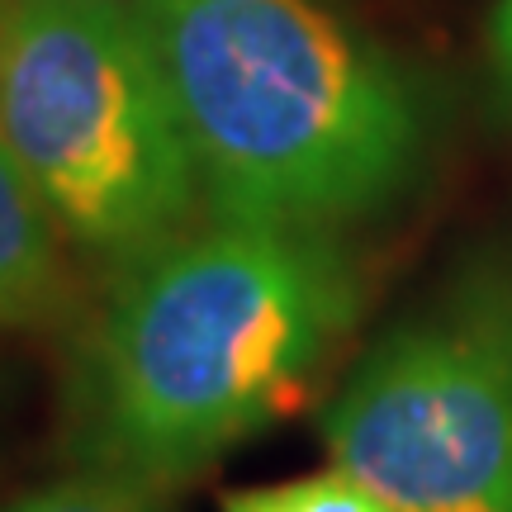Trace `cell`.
Here are the masks:
<instances>
[{
  "mask_svg": "<svg viewBox=\"0 0 512 512\" xmlns=\"http://www.w3.org/2000/svg\"><path fill=\"white\" fill-rule=\"evenodd\" d=\"M347 242L209 219L114 271L72 361V446L91 470L171 489L304 403L361 323Z\"/></svg>",
  "mask_w": 512,
  "mask_h": 512,
  "instance_id": "6da1fadb",
  "label": "cell"
},
{
  "mask_svg": "<svg viewBox=\"0 0 512 512\" xmlns=\"http://www.w3.org/2000/svg\"><path fill=\"white\" fill-rule=\"evenodd\" d=\"M143 19L204 214L342 233L422 181L418 76L332 0H157Z\"/></svg>",
  "mask_w": 512,
  "mask_h": 512,
  "instance_id": "7a4b0ae2",
  "label": "cell"
},
{
  "mask_svg": "<svg viewBox=\"0 0 512 512\" xmlns=\"http://www.w3.org/2000/svg\"><path fill=\"white\" fill-rule=\"evenodd\" d=\"M0 143L67 247L110 271L204 209L147 19L110 0H0Z\"/></svg>",
  "mask_w": 512,
  "mask_h": 512,
  "instance_id": "3957f363",
  "label": "cell"
},
{
  "mask_svg": "<svg viewBox=\"0 0 512 512\" xmlns=\"http://www.w3.org/2000/svg\"><path fill=\"white\" fill-rule=\"evenodd\" d=\"M323 446L394 512H512V256H475L384 332Z\"/></svg>",
  "mask_w": 512,
  "mask_h": 512,
  "instance_id": "277c9868",
  "label": "cell"
},
{
  "mask_svg": "<svg viewBox=\"0 0 512 512\" xmlns=\"http://www.w3.org/2000/svg\"><path fill=\"white\" fill-rule=\"evenodd\" d=\"M67 299L62 233L0 143V328L48 323Z\"/></svg>",
  "mask_w": 512,
  "mask_h": 512,
  "instance_id": "5b68a950",
  "label": "cell"
},
{
  "mask_svg": "<svg viewBox=\"0 0 512 512\" xmlns=\"http://www.w3.org/2000/svg\"><path fill=\"white\" fill-rule=\"evenodd\" d=\"M5 512H176L166 489L143 484V479L114 475V470H81L57 484H43L34 494H24Z\"/></svg>",
  "mask_w": 512,
  "mask_h": 512,
  "instance_id": "8992f818",
  "label": "cell"
},
{
  "mask_svg": "<svg viewBox=\"0 0 512 512\" xmlns=\"http://www.w3.org/2000/svg\"><path fill=\"white\" fill-rule=\"evenodd\" d=\"M223 512H394L375 498L366 484H356L347 470H318V475L280 479L261 489H238L223 498Z\"/></svg>",
  "mask_w": 512,
  "mask_h": 512,
  "instance_id": "52a82bcc",
  "label": "cell"
},
{
  "mask_svg": "<svg viewBox=\"0 0 512 512\" xmlns=\"http://www.w3.org/2000/svg\"><path fill=\"white\" fill-rule=\"evenodd\" d=\"M484 48H489V76L498 86V100L512 110V0H494Z\"/></svg>",
  "mask_w": 512,
  "mask_h": 512,
  "instance_id": "ba28073f",
  "label": "cell"
},
{
  "mask_svg": "<svg viewBox=\"0 0 512 512\" xmlns=\"http://www.w3.org/2000/svg\"><path fill=\"white\" fill-rule=\"evenodd\" d=\"M110 5H128V10H138V15H143V10H152L157 0H110Z\"/></svg>",
  "mask_w": 512,
  "mask_h": 512,
  "instance_id": "9c48e42d",
  "label": "cell"
}]
</instances>
